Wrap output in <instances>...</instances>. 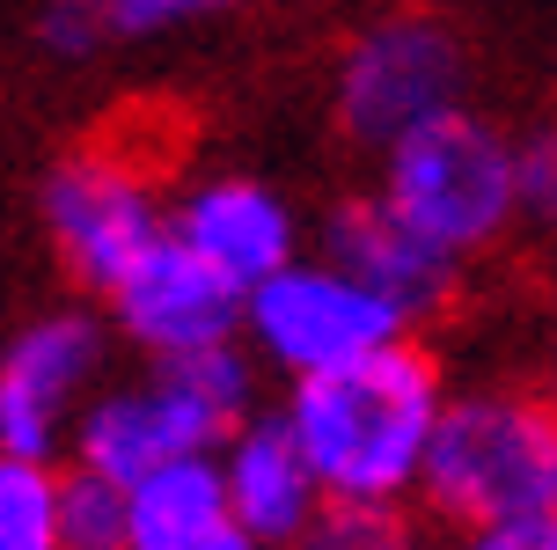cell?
Segmentation results:
<instances>
[{"label": "cell", "instance_id": "6da1fadb", "mask_svg": "<svg viewBox=\"0 0 557 550\" xmlns=\"http://www.w3.org/2000/svg\"><path fill=\"white\" fill-rule=\"evenodd\" d=\"M278 412L331 499H418L447 412V367L404 330L331 375L286 382Z\"/></svg>", "mask_w": 557, "mask_h": 550}, {"label": "cell", "instance_id": "7a4b0ae2", "mask_svg": "<svg viewBox=\"0 0 557 550\" xmlns=\"http://www.w3.org/2000/svg\"><path fill=\"white\" fill-rule=\"evenodd\" d=\"M257 382L264 359L227 338L184 359H147V375L133 382H103L88 396L82 426L66 440V463L103 469L117 485H139L147 469L184 463V455H213L243 418H257Z\"/></svg>", "mask_w": 557, "mask_h": 550}, {"label": "cell", "instance_id": "3957f363", "mask_svg": "<svg viewBox=\"0 0 557 550\" xmlns=\"http://www.w3.org/2000/svg\"><path fill=\"white\" fill-rule=\"evenodd\" d=\"M418 499L447 528L557 522V404L513 382L447 389Z\"/></svg>", "mask_w": 557, "mask_h": 550}, {"label": "cell", "instance_id": "277c9868", "mask_svg": "<svg viewBox=\"0 0 557 550\" xmlns=\"http://www.w3.org/2000/svg\"><path fill=\"white\" fill-rule=\"evenodd\" d=\"M396 213L418 235H433L447 257H484L521 220V139H506L470 103L441 110L382 147V184Z\"/></svg>", "mask_w": 557, "mask_h": 550}, {"label": "cell", "instance_id": "5b68a950", "mask_svg": "<svg viewBox=\"0 0 557 550\" xmlns=\"http://www.w3.org/2000/svg\"><path fill=\"white\" fill-rule=\"evenodd\" d=\"M404 330H411V316L389 294H374L367 279H352L337 257H294L272 279H257L243 302V345L286 382L331 375Z\"/></svg>", "mask_w": 557, "mask_h": 550}, {"label": "cell", "instance_id": "8992f818", "mask_svg": "<svg viewBox=\"0 0 557 550\" xmlns=\"http://www.w3.org/2000/svg\"><path fill=\"white\" fill-rule=\"evenodd\" d=\"M462 82H470L462 37L441 15L396 8V15H374L337 59V125L382 155L411 125L462 103Z\"/></svg>", "mask_w": 557, "mask_h": 550}, {"label": "cell", "instance_id": "52a82bcc", "mask_svg": "<svg viewBox=\"0 0 557 550\" xmlns=\"http://www.w3.org/2000/svg\"><path fill=\"white\" fill-rule=\"evenodd\" d=\"M45 235L59 265L82 279L88 294H111L147 249L169 235V198L154 169L125 147H88L45 176Z\"/></svg>", "mask_w": 557, "mask_h": 550}, {"label": "cell", "instance_id": "ba28073f", "mask_svg": "<svg viewBox=\"0 0 557 550\" xmlns=\"http://www.w3.org/2000/svg\"><path fill=\"white\" fill-rule=\"evenodd\" d=\"M111 330L82 308H52L0 345V448L59 455L82 426L88 396L103 389Z\"/></svg>", "mask_w": 557, "mask_h": 550}, {"label": "cell", "instance_id": "9c48e42d", "mask_svg": "<svg viewBox=\"0 0 557 550\" xmlns=\"http://www.w3.org/2000/svg\"><path fill=\"white\" fill-rule=\"evenodd\" d=\"M103 302H111V330L133 345V353L184 359V353H206V345L243 338V302H250V286H235L213 257H198V249L169 228L162 243L147 249Z\"/></svg>", "mask_w": 557, "mask_h": 550}, {"label": "cell", "instance_id": "30bf717a", "mask_svg": "<svg viewBox=\"0 0 557 550\" xmlns=\"http://www.w3.org/2000/svg\"><path fill=\"white\" fill-rule=\"evenodd\" d=\"M323 257H337L374 294H389L411 323L418 316H441L455 302V279H462V257H447L433 235H418L382 192H360V198H345V206H331V220H323Z\"/></svg>", "mask_w": 557, "mask_h": 550}, {"label": "cell", "instance_id": "8fae6325", "mask_svg": "<svg viewBox=\"0 0 557 550\" xmlns=\"http://www.w3.org/2000/svg\"><path fill=\"white\" fill-rule=\"evenodd\" d=\"M213 455H221V477H227V499H235L243 528H250L264 550H294L301 528L315 522L323 499H331L323 477H315V463H308L301 433L286 426V412L243 418Z\"/></svg>", "mask_w": 557, "mask_h": 550}, {"label": "cell", "instance_id": "7c38bea8", "mask_svg": "<svg viewBox=\"0 0 557 550\" xmlns=\"http://www.w3.org/2000/svg\"><path fill=\"white\" fill-rule=\"evenodd\" d=\"M169 228L198 257H213L235 286H257V279H272L278 265L301 257V220H294V206L272 184H257V176H206V184H191V192L169 206Z\"/></svg>", "mask_w": 557, "mask_h": 550}, {"label": "cell", "instance_id": "4fadbf2b", "mask_svg": "<svg viewBox=\"0 0 557 550\" xmlns=\"http://www.w3.org/2000/svg\"><path fill=\"white\" fill-rule=\"evenodd\" d=\"M125 550H264L227 499L221 455H184L133 485Z\"/></svg>", "mask_w": 557, "mask_h": 550}, {"label": "cell", "instance_id": "5bb4252c", "mask_svg": "<svg viewBox=\"0 0 557 550\" xmlns=\"http://www.w3.org/2000/svg\"><path fill=\"white\" fill-rule=\"evenodd\" d=\"M59 492H66V463L59 455L0 448V550H66Z\"/></svg>", "mask_w": 557, "mask_h": 550}, {"label": "cell", "instance_id": "9a60e30c", "mask_svg": "<svg viewBox=\"0 0 557 550\" xmlns=\"http://www.w3.org/2000/svg\"><path fill=\"white\" fill-rule=\"evenodd\" d=\"M125 522H133V485L66 463V492H59V536H66V550H125Z\"/></svg>", "mask_w": 557, "mask_h": 550}, {"label": "cell", "instance_id": "2e32d148", "mask_svg": "<svg viewBox=\"0 0 557 550\" xmlns=\"http://www.w3.org/2000/svg\"><path fill=\"white\" fill-rule=\"evenodd\" d=\"M294 550H418L404 499H323V514L301 528Z\"/></svg>", "mask_w": 557, "mask_h": 550}, {"label": "cell", "instance_id": "e0dca14e", "mask_svg": "<svg viewBox=\"0 0 557 550\" xmlns=\"http://www.w3.org/2000/svg\"><path fill=\"white\" fill-rule=\"evenodd\" d=\"M103 29H111V8H103V0H52L37 37H45L59 59H82V52H96Z\"/></svg>", "mask_w": 557, "mask_h": 550}, {"label": "cell", "instance_id": "ac0fdd59", "mask_svg": "<svg viewBox=\"0 0 557 550\" xmlns=\"http://www.w3.org/2000/svg\"><path fill=\"white\" fill-rule=\"evenodd\" d=\"M521 220L557 228V133L521 139Z\"/></svg>", "mask_w": 557, "mask_h": 550}, {"label": "cell", "instance_id": "d6986e66", "mask_svg": "<svg viewBox=\"0 0 557 550\" xmlns=\"http://www.w3.org/2000/svg\"><path fill=\"white\" fill-rule=\"evenodd\" d=\"M103 8H111V29H125V37H154V29L191 23V15L221 8V0H103Z\"/></svg>", "mask_w": 557, "mask_h": 550}, {"label": "cell", "instance_id": "ffe728a7", "mask_svg": "<svg viewBox=\"0 0 557 550\" xmlns=\"http://www.w3.org/2000/svg\"><path fill=\"white\" fill-rule=\"evenodd\" d=\"M455 550H557V522H484L462 528Z\"/></svg>", "mask_w": 557, "mask_h": 550}, {"label": "cell", "instance_id": "44dd1931", "mask_svg": "<svg viewBox=\"0 0 557 550\" xmlns=\"http://www.w3.org/2000/svg\"><path fill=\"white\" fill-rule=\"evenodd\" d=\"M543 396L557 404V338H550V353H543Z\"/></svg>", "mask_w": 557, "mask_h": 550}]
</instances>
